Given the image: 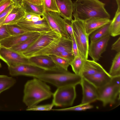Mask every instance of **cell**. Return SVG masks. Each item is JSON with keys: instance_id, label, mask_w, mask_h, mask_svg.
I'll list each match as a JSON object with an SVG mask.
<instances>
[{"instance_id": "25", "label": "cell", "mask_w": 120, "mask_h": 120, "mask_svg": "<svg viewBox=\"0 0 120 120\" xmlns=\"http://www.w3.org/2000/svg\"><path fill=\"white\" fill-rule=\"evenodd\" d=\"M111 21L94 32L90 35L91 41L97 40L109 35V28Z\"/></svg>"}, {"instance_id": "7", "label": "cell", "mask_w": 120, "mask_h": 120, "mask_svg": "<svg viewBox=\"0 0 120 120\" xmlns=\"http://www.w3.org/2000/svg\"><path fill=\"white\" fill-rule=\"evenodd\" d=\"M75 86H69L57 88L53 94L52 103L57 107L71 106L76 97Z\"/></svg>"}, {"instance_id": "42", "label": "cell", "mask_w": 120, "mask_h": 120, "mask_svg": "<svg viewBox=\"0 0 120 120\" xmlns=\"http://www.w3.org/2000/svg\"><path fill=\"white\" fill-rule=\"evenodd\" d=\"M43 18L41 17V16L34 14L32 16L31 20V21L33 22H36L42 20Z\"/></svg>"}, {"instance_id": "11", "label": "cell", "mask_w": 120, "mask_h": 120, "mask_svg": "<svg viewBox=\"0 0 120 120\" xmlns=\"http://www.w3.org/2000/svg\"><path fill=\"white\" fill-rule=\"evenodd\" d=\"M8 68L9 74L11 75H23L34 78H35L45 70L34 66L25 64L8 66Z\"/></svg>"}, {"instance_id": "33", "label": "cell", "mask_w": 120, "mask_h": 120, "mask_svg": "<svg viewBox=\"0 0 120 120\" xmlns=\"http://www.w3.org/2000/svg\"><path fill=\"white\" fill-rule=\"evenodd\" d=\"M52 104H48L43 105H34L26 109L27 111H50L51 110L53 106Z\"/></svg>"}, {"instance_id": "2", "label": "cell", "mask_w": 120, "mask_h": 120, "mask_svg": "<svg viewBox=\"0 0 120 120\" xmlns=\"http://www.w3.org/2000/svg\"><path fill=\"white\" fill-rule=\"evenodd\" d=\"M23 93V101L27 108L50 98L53 94L45 82L35 78L26 83Z\"/></svg>"}, {"instance_id": "3", "label": "cell", "mask_w": 120, "mask_h": 120, "mask_svg": "<svg viewBox=\"0 0 120 120\" xmlns=\"http://www.w3.org/2000/svg\"><path fill=\"white\" fill-rule=\"evenodd\" d=\"M35 78L50 83L57 88L65 86L80 84L82 77L68 70L56 67L44 70Z\"/></svg>"}, {"instance_id": "27", "label": "cell", "mask_w": 120, "mask_h": 120, "mask_svg": "<svg viewBox=\"0 0 120 120\" xmlns=\"http://www.w3.org/2000/svg\"><path fill=\"white\" fill-rule=\"evenodd\" d=\"M109 73L112 77L120 76V52L117 53L113 60Z\"/></svg>"}, {"instance_id": "13", "label": "cell", "mask_w": 120, "mask_h": 120, "mask_svg": "<svg viewBox=\"0 0 120 120\" xmlns=\"http://www.w3.org/2000/svg\"><path fill=\"white\" fill-rule=\"evenodd\" d=\"M80 84L82 92L81 104H90L98 100V91L96 87L83 77Z\"/></svg>"}, {"instance_id": "37", "label": "cell", "mask_w": 120, "mask_h": 120, "mask_svg": "<svg viewBox=\"0 0 120 120\" xmlns=\"http://www.w3.org/2000/svg\"><path fill=\"white\" fill-rule=\"evenodd\" d=\"M14 3L12 0H4L0 4V14L8 7Z\"/></svg>"}, {"instance_id": "41", "label": "cell", "mask_w": 120, "mask_h": 120, "mask_svg": "<svg viewBox=\"0 0 120 120\" xmlns=\"http://www.w3.org/2000/svg\"><path fill=\"white\" fill-rule=\"evenodd\" d=\"M32 4L38 5H43V0H25Z\"/></svg>"}, {"instance_id": "1", "label": "cell", "mask_w": 120, "mask_h": 120, "mask_svg": "<svg viewBox=\"0 0 120 120\" xmlns=\"http://www.w3.org/2000/svg\"><path fill=\"white\" fill-rule=\"evenodd\" d=\"M105 4L99 0H76L73 5L74 19L85 21L93 18L110 19Z\"/></svg>"}, {"instance_id": "20", "label": "cell", "mask_w": 120, "mask_h": 120, "mask_svg": "<svg viewBox=\"0 0 120 120\" xmlns=\"http://www.w3.org/2000/svg\"><path fill=\"white\" fill-rule=\"evenodd\" d=\"M29 59L30 61L37 67L44 70L51 69L57 67L49 56H36Z\"/></svg>"}, {"instance_id": "45", "label": "cell", "mask_w": 120, "mask_h": 120, "mask_svg": "<svg viewBox=\"0 0 120 120\" xmlns=\"http://www.w3.org/2000/svg\"><path fill=\"white\" fill-rule=\"evenodd\" d=\"M4 0H0V4Z\"/></svg>"}, {"instance_id": "36", "label": "cell", "mask_w": 120, "mask_h": 120, "mask_svg": "<svg viewBox=\"0 0 120 120\" xmlns=\"http://www.w3.org/2000/svg\"><path fill=\"white\" fill-rule=\"evenodd\" d=\"M11 36L7 28V25H0V41Z\"/></svg>"}, {"instance_id": "15", "label": "cell", "mask_w": 120, "mask_h": 120, "mask_svg": "<svg viewBox=\"0 0 120 120\" xmlns=\"http://www.w3.org/2000/svg\"><path fill=\"white\" fill-rule=\"evenodd\" d=\"M39 33L37 32L30 31L19 35L10 36L0 41V46L10 48Z\"/></svg>"}, {"instance_id": "6", "label": "cell", "mask_w": 120, "mask_h": 120, "mask_svg": "<svg viewBox=\"0 0 120 120\" xmlns=\"http://www.w3.org/2000/svg\"><path fill=\"white\" fill-rule=\"evenodd\" d=\"M66 51L72 52L71 40V38L61 36L32 54L30 58L36 56L54 55Z\"/></svg>"}, {"instance_id": "9", "label": "cell", "mask_w": 120, "mask_h": 120, "mask_svg": "<svg viewBox=\"0 0 120 120\" xmlns=\"http://www.w3.org/2000/svg\"><path fill=\"white\" fill-rule=\"evenodd\" d=\"M42 16L46 19L52 30L60 36L71 38L65 28L67 20L62 18L59 13L44 11Z\"/></svg>"}, {"instance_id": "39", "label": "cell", "mask_w": 120, "mask_h": 120, "mask_svg": "<svg viewBox=\"0 0 120 120\" xmlns=\"http://www.w3.org/2000/svg\"><path fill=\"white\" fill-rule=\"evenodd\" d=\"M111 49L116 51L117 52H120V37L112 45Z\"/></svg>"}, {"instance_id": "16", "label": "cell", "mask_w": 120, "mask_h": 120, "mask_svg": "<svg viewBox=\"0 0 120 120\" xmlns=\"http://www.w3.org/2000/svg\"><path fill=\"white\" fill-rule=\"evenodd\" d=\"M97 88L107 84L111 80L112 77L105 69L92 75L83 77Z\"/></svg>"}, {"instance_id": "31", "label": "cell", "mask_w": 120, "mask_h": 120, "mask_svg": "<svg viewBox=\"0 0 120 120\" xmlns=\"http://www.w3.org/2000/svg\"><path fill=\"white\" fill-rule=\"evenodd\" d=\"M43 5L44 11L59 13L55 0H43Z\"/></svg>"}, {"instance_id": "21", "label": "cell", "mask_w": 120, "mask_h": 120, "mask_svg": "<svg viewBox=\"0 0 120 120\" xmlns=\"http://www.w3.org/2000/svg\"><path fill=\"white\" fill-rule=\"evenodd\" d=\"M25 13L22 7H18L15 5L4 21L0 25L16 24L18 21L24 17Z\"/></svg>"}, {"instance_id": "22", "label": "cell", "mask_w": 120, "mask_h": 120, "mask_svg": "<svg viewBox=\"0 0 120 120\" xmlns=\"http://www.w3.org/2000/svg\"><path fill=\"white\" fill-rule=\"evenodd\" d=\"M110 36L113 37L120 34V9H117L115 16L111 20L109 28Z\"/></svg>"}, {"instance_id": "23", "label": "cell", "mask_w": 120, "mask_h": 120, "mask_svg": "<svg viewBox=\"0 0 120 120\" xmlns=\"http://www.w3.org/2000/svg\"><path fill=\"white\" fill-rule=\"evenodd\" d=\"M25 13H31L42 16L44 11L43 5H38L23 0V4L21 7Z\"/></svg>"}, {"instance_id": "12", "label": "cell", "mask_w": 120, "mask_h": 120, "mask_svg": "<svg viewBox=\"0 0 120 120\" xmlns=\"http://www.w3.org/2000/svg\"><path fill=\"white\" fill-rule=\"evenodd\" d=\"M110 36L109 34L97 40L91 41L88 53L93 60L96 61L99 60L101 54L105 51Z\"/></svg>"}, {"instance_id": "24", "label": "cell", "mask_w": 120, "mask_h": 120, "mask_svg": "<svg viewBox=\"0 0 120 120\" xmlns=\"http://www.w3.org/2000/svg\"><path fill=\"white\" fill-rule=\"evenodd\" d=\"M40 34L41 33H39L9 49L16 52L21 53L36 41L39 37Z\"/></svg>"}, {"instance_id": "19", "label": "cell", "mask_w": 120, "mask_h": 120, "mask_svg": "<svg viewBox=\"0 0 120 120\" xmlns=\"http://www.w3.org/2000/svg\"><path fill=\"white\" fill-rule=\"evenodd\" d=\"M104 69L96 61L93 60H84L81 75L83 77L91 75Z\"/></svg>"}, {"instance_id": "43", "label": "cell", "mask_w": 120, "mask_h": 120, "mask_svg": "<svg viewBox=\"0 0 120 120\" xmlns=\"http://www.w3.org/2000/svg\"><path fill=\"white\" fill-rule=\"evenodd\" d=\"M16 6L21 7L23 4V0H12Z\"/></svg>"}, {"instance_id": "8", "label": "cell", "mask_w": 120, "mask_h": 120, "mask_svg": "<svg viewBox=\"0 0 120 120\" xmlns=\"http://www.w3.org/2000/svg\"><path fill=\"white\" fill-rule=\"evenodd\" d=\"M60 36L52 30L41 33L38 39L25 50L20 53L25 57L29 58L32 54L44 48Z\"/></svg>"}, {"instance_id": "4", "label": "cell", "mask_w": 120, "mask_h": 120, "mask_svg": "<svg viewBox=\"0 0 120 120\" xmlns=\"http://www.w3.org/2000/svg\"><path fill=\"white\" fill-rule=\"evenodd\" d=\"M120 76L112 77L111 81L105 85L97 88L98 100L101 101L104 106L114 104L120 94Z\"/></svg>"}, {"instance_id": "34", "label": "cell", "mask_w": 120, "mask_h": 120, "mask_svg": "<svg viewBox=\"0 0 120 120\" xmlns=\"http://www.w3.org/2000/svg\"><path fill=\"white\" fill-rule=\"evenodd\" d=\"M63 59L67 61L70 64L75 58L72 52L69 51H64L57 53L54 55Z\"/></svg>"}, {"instance_id": "35", "label": "cell", "mask_w": 120, "mask_h": 120, "mask_svg": "<svg viewBox=\"0 0 120 120\" xmlns=\"http://www.w3.org/2000/svg\"><path fill=\"white\" fill-rule=\"evenodd\" d=\"M15 5L14 3L11 5L0 14V25L4 22L9 14Z\"/></svg>"}, {"instance_id": "40", "label": "cell", "mask_w": 120, "mask_h": 120, "mask_svg": "<svg viewBox=\"0 0 120 120\" xmlns=\"http://www.w3.org/2000/svg\"><path fill=\"white\" fill-rule=\"evenodd\" d=\"M67 21L65 23V28L66 31L71 37L73 36V30L71 25V22H68Z\"/></svg>"}, {"instance_id": "29", "label": "cell", "mask_w": 120, "mask_h": 120, "mask_svg": "<svg viewBox=\"0 0 120 120\" xmlns=\"http://www.w3.org/2000/svg\"><path fill=\"white\" fill-rule=\"evenodd\" d=\"M7 26L11 36L19 35L30 32L22 28L17 23L7 24Z\"/></svg>"}, {"instance_id": "44", "label": "cell", "mask_w": 120, "mask_h": 120, "mask_svg": "<svg viewBox=\"0 0 120 120\" xmlns=\"http://www.w3.org/2000/svg\"><path fill=\"white\" fill-rule=\"evenodd\" d=\"M117 5V9H120V0H116Z\"/></svg>"}, {"instance_id": "18", "label": "cell", "mask_w": 120, "mask_h": 120, "mask_svg": "<svg viewBox=\"0 0 120 120\" xmlns=\"http://www.w3.org/2000/svg\"><path fill=\"white\" fill-rule=\"evenodd\" d=\"M111 20L108 19L93 18L83 21L87 34L90 36L94 32L109 23Z\"/></svg>"}, {"instance_id": "5", "label": "cell", "mask_w": 120, "mask_h": 120, "mask_svg": "<svg viewBox=\"0 0 120 120\" xmlns=\"http://www.w3.org/2000/svg\"><path fill=\"white\" fill-rule=\"evenodd\" d=\"M71 22L79 54L84 59H87L89 36L86 32L84 21L72 19Z\"/></svg>"}, {"instance_id": "30", "label": "cell", "mask_w": 120, "mask_h": 120, "mask_svg": "<svg viewBox=\"0 0 120 120\" xmlns=\"http://www.w3.org/2000/svg\"><path fill=\"white\" fill-rule=\"evenodd\" d=\"M93 107V105L90 104H82L69 108L56 109H52L51 110L56 111H84L86 110L92 108Z\"/></svg>"}, {"instance_id": "32", "label": "cell", "mask_w": 120, "mask_h": 120, "mask_svg": "<svg viewBox=\"0 0 120 120\" xmlns=\"http://www.w3.org/2000/svg\"><path fill=\"white\" fill-rule=\"evenodd\" d=\"M57 67L68 70L69 63L66 60L55 55L49 56Z\"/></svg>"}, {"instance_id": "10", "label": "cell", "mask_w": 120, "mask_h": 120, "mask_svg": "<svg viewBox=\"0 0 120 120\" xmlns=\"http://www.w3.org/2000/svg\"><path fill=\"white\" fill-rule=\"evenodd\" d=\"M0 59L5 62L8 66L25 64L37 67L21 53L0 46Z\"/></svg>"}, {"instance_id": "38", "label": "cell", "mask_w": 120, "mask_h": 120, "mask_svg": "<svg viewBox=\"0 0 120 120\" xmlns=\"http://www.w3.org/2000/svg\"><path fill=\"white\" fill-rule=\"evenodd\" d=\"M72 42V50L73 54L75 57L79 55L77 44L73 36L71 37Z\"/></svg>"}, {"instance_id": "17", "label": "cell", "mask_w": 120, "mask_h": 120, "mask_svg": "<svg viewBox=\"0 0 120 120\" xmlns=\"http://www.w3.org/2000/svg\"><path fill=\"white\" fill-rule=\"evenodd\" d=\"M59 14L66 20L72 19L73 3L71 0H55Z\"/></svg>"}, {"instance_id": "14", "label": "cell", "mask_w": 120, "mask_h": 120, "mask_svg": "<svg viewBox=\"0 0 120 120\" xmlns=\"http://www.w3.org/2000/svg\"><path fill=\"white\" fill-rule=\"evenodd\" d=\"M42 17L43 18L42 20L36 22L27 21L22 18L17 22V24L29 31L41 33L52 30L46 19Z\"/></svg>"}, {"instance_id": "46", "label": "cell", "mask_w": 120, "mask_h": 120, "mask_svg": "<svg viewBox=\"0 0 120 120\" xmlns=\"http://www.w3.org/2000/svg\"><path fill=\"white\" fill-rule=\"evenodd\" d=\"M1 67V64L0 62V68Z\"/></svg>"}, {"instance_id": "28", "label": "cell", "mask_w": 120, "mask_h": 120, "mask_svg": "<svg viewBox=\"0 0 120 120\" xmlns=\"http://www.w3.org/2000/svg\"><path fill=\"white\" fill-rule=\"evenodd\" d=\"M84 60L79 54L78 56L75 57L74 60L71 63L70 65L75 74L81 76V71Z\"/></svg>"}, {"instance_id": "26", "label": "cell", "mask_w": 120, "mask_h": 120, "mask_svg": "<svg viewBox=\"0 0 120 120\" xmlns=\"http://www.w3.org/2000/svg\"><path fill=\"white\" fill-rule=\"evenodd\" d=\"M16 82L15 79L12 77L0 75V94L11 87Z\"/></svg>"}]
</instances>
